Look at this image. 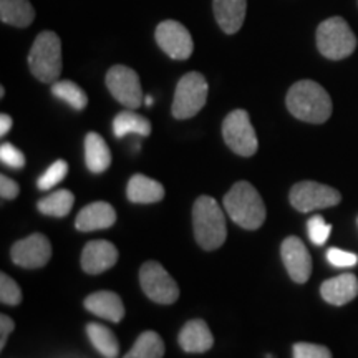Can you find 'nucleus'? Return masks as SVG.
<instances>
[{
	"mask_svg": "<svg viewBox=\"0 0 358 358\" xmlns=\"http://www.w3.org/2000/svg\"><path fill=\"white\" fill-rule=\"evenodd\" d=\"M287 108L297 120L320 124L332 115V100L325 88L312 80L294 83L287 93Z\"/></svg>",
	"mask_w": 358,
	"mask_h": 358,
	"instance_id": "f257e3e1",
	"label": "nucleus"
},
{
	"mask_svg": "<svg viewBox=\"0 0 358 358\" xmlns=\"http://www.w3.org/2000/svg\"><path fill=\"white\" fill-rule=\"evenodd\" d=\"M227 216L243 229H259L266 221V204L259 191L248 181H239L224 196Z\"/></svg>",
	"mask_w": 358,
	"mask_h": 358,
	"instance_id": "f03ea898",
	"label": "nucleus"
},
{
	"mask_svg": "<svg viewBox=\"0 0 358 358\" xmlns=\"http://www.w3.org/2000/svg\"><path fill=\"white\" fill-rule=\"evenodd\" d=\"M192 227L198 244L204 250L221 248L226 241L227 226L221 206L211 196H201L192 206Z\"/></svg>",
	"mask_w": 358,
	"mask_h": 358,
	"instance_id": "7ed1b4c3",
	"label": "nucleus"
},
{
	"mask_svg": "<svg viewBox=\"0 0 358 358\" xmlns=\"http://www.w3.org/2000/svg\"><path fill=\"white\" fill-rule=\"evenodd\" d=\"M29 66L42 83L58 82L62 73V42L55 32L45 30L37 35L29 53Z\"/></svg>",
	"mask_w": 358,
	"mask_h": 358,
	"instance_id": "20e7f679",
	"label": "nucleus"
},
{
	"mask_svg": "<svg viewBox=\"0 0 358 358\" xmlns=\"http://www.w3.org/2000/svg\"><path fill=\"white\" fill-rule=\"evenodd\" d=\"M317 48L329 60H343L357 48V37L342 17H330L317 29Z\"/></svg>",
	"mask_w": 358,
	"mask_h": 358,
	"instance_id": "39448f33",
	"label": "nucleus"
},
{
	"mask_svg": "<svg viewBox=\"0 0 358 358\" xmlns=\"http://www.w3.org/2000/svg\"><path fill=\"white\" fill-rule=\"evenodd\" d=\"M208 101V82L198 71H189L179 80L173 100V116L187 120L198 115Z\"/></svg>",
	"mask_w": 358,
	"mask_h": 358,
	"instance_id": "423d86ee",
	"label": "nucleus"
},
{
	"mask_svg": "<svg viewBox=\"0 0 358 358\" xmlns=\"http://www.w3.org/2000/svg\"><path fill=\"white\" fill-rule=\"evenodd\" d=\"M222 136L229 150L239 156H252L257 151V134L245 110H234L222 123Z\"/></svg>",
	"mask_w": 358,
	"mask_h": 358,
	"instance_id": "0eeeda50",
	"label": "nucleus"
},
{
	"mask_svg": "<svg viewBox=\"0 0 358 358\" xmlns=\"http://www.w3.org/2000/svg\"><path fill=\"white\" fill-rule=\"evenodd\" d=\"M140 284L148 299L156 303H174L179 297V287L176 280L159 262L150 261L143 264L140 271Z\"/></svg>",
	"mask_w": 358,
	"mask_h": 358,
	"instance_id": "6e6552de",
	"label": "nucleus"
},
{
	"mask_svg": "<svg viewBox=\"0 0 358 358\" xmlns=\"http://www.w3.org/2000/svg\"><path fill=\"white\" fill-rule=\"evenodd\" d=\"M290 204L294 206L297 211L310 213L317 209H325L337 206L342 199L340 192L334 187L320 185L315 181H302L297 182L289 194Z\"/></svg>",
	"mask_w": 358,
	"mask_h": 358,
	"instance_id": "1a4fd4ad",
	"label": "nucleus"
},
{
	"mask_svg": "<svg viewBox=\"0 0 358 358\" xmlns=\"http://www.w3.org/2000/svg\"><path fill=\"white\" fill-rule=\"evenodd\" d=\"M106 87L113 95L116 101L122 103L129 110L140 108L141 103L145 101L141 92L140 77L133 69L124 65L111 66L106 73Z\"/></svg>",
	"mask_w": 358,
	"mask_h": 358,
	"instance_id": "9d476101",
	"label": "nucleus"
},
{
	"mask_svg": "<svg viewBox=\"0 0 358 358\" xmlns=\"http://www.w3.org/2000/svg\"><path fill=\"white\" fill-rule=\"evenodd\" d=\"M156 43L174 60H187L194 50L189 30L176 20H164L156 27Z\"/></svg>",
	"mask_w": 358,
	"mask_h": 358,
	"instance_id": "9b49d317",
	"label": "nucleus"
},
{
	"mask_svg": "<svg viewBox=\"0 0 358 358\" xmlns=\"http://www.w3.org/2000/svg\"><path fill=\"white\" fill-rule=\"evenodd\" d=\"M12 261L25 268H40L47 266L52 257L50 241L43 234H32L12 245Z\"/></svg>",
	"mask_w": 358,
	"mask_h": 358,
	"instance_id": "f8f14e48",
	"label": "nucleus"
},
{
	"mask_svg": "<svg viewBox=\"0 0 358 358\" xmlns=\"http://www.w3.org/2000/svg\"><path fill=\"white\" fill-rule=\"evenodd\" d=\"M280 254L290 279L297 284H306L312 274V257L306 244L299 237L290 236L282 243Z\"/></svg>",
	"mask_w": 358,
	"mask_h": 358,
	"instance_id": "ddd939ff",
	"label": "nucleus"
},
{
	"mask_svg": "<svg viewBox=\"0 0 358 358\" xmlns=\"http://www.w3.org/2000/svg\"><path fill=\"white\" fill-rule=\"evenodd\" d=\"M116 261H118V249L108 241H90L83 248L82 267L87 274H101L113 267Z\"/></svg>",
	"mask_w": 358,
	"mask_h": 358,
	"instance_id": "4468645a",
	"label": "nucleus"
},
{
	"mask_svg": "<svg viewBox=\"0 0 358 358\" xmlns=\"http://www.w3.org/2000/svg\"><path fill=\"white\" fill-rule=\"evenodd\" d=\"M115 222L116 211L113 206L105 203V201H95V203L85 206L82 211L78 213L75 226L82 232H92L108 229Z\"/></svg>",
	"mask_w": 358,
	"mask_h": 358,
	"instance_id": "2eb2a0df",
	"label": "nucleus"
},
{
	"mask_svg": "<svg viewBox=\"0 0 358 358\" xmlns=\"http://www.w3.org/2000/svg\"><path fill=\"white\" fill-rule=\"evenodd\" d=\"M85 308L93 315L113 322V324H120L124 317L123 301L118 294L110 292V290H100V292L88 295L85 299Z\"/></svg>",
	"mask_w": 358,
	"mask_h": 358,
	"instance_id": "dca6fc26",
	"label": "nucleus"
},
{
	"mask_svg": "<svg viewBox=\"0 0 358 358\" xmlns=\"http://www.w3.org/2000/svg\"><path fill=\"white\" fill-rule=\"evenodd\" d=\"M320 294L330 306H345L358 295V279L355 274H340L334 279L325 280Z\"/></svg>",
	"mask_w": 358,
	"mask_h": 358,
	"instance_id": "f3484780",
	"label": "nucleus"
},
{
	"mask_svg": "<svg viewBox=\"0 0 358 358\" xmlns=\"http://www.w3.org/2000/svg\"><path fill=\"white\" fill-rule=\"evenodd\" d=\"M179 345L187 353H204L214 345V337L204 320H189L179 332Z\"/></svg>",
	"mask_w": 358,
	"mask_h": 358,
	"instance_id": "a211bd4d",
	"label": "nucleus"
},
{
	"mask_svg": "<svg viewBox=\"0 0 358 358\" xmlns=\"http://www.w3.org/2000/svg\"><path fill=\"white\" fill-rule=\"evenodd\" d=\"M214 17L224 34L239 32L244 24L248 0H214Z\"/></svg>",
	"mask_w": 358,
	"mask_h": 358,
	"instance_id": "6ab92c4d",
	"label": "nucleus"
},
{
	"mask_svg": "<svg viewBox=\"0 0 358 358\" xmlns=\"http://www.w3.org/2000/svg\"><path fill=\"white\" fill-rule=\"evenodd\" d=\"M127 196L131 203L153 204L164 198V187L161 182L145 176V174H134L128 182Z\"/></svg>",
	"mask_w": 358,
	"mask_h": 358,
	"instance_id": "aec40b11",
	"label": "nucleus"
},
{
	"mask_svg": "<svg viewBox=\"0 0 358 358\" xmlns=\"http://www.w3.org/2000/svg\"><path fill=\"white\" fill-rule=\"evenodd\" d=\"M85 161H87V168L95 174L106 171L111 164L110 148L95 131L88 133L85 138Z\"/></svg>",
	"mask_w": 358,
	"mask_h": 358,
	"instance_id": "412c9836",
	"label": "nucleus"
},
{
	"mask_svg": "<svg viewBox=\"0 0 358 358\" xmlns=\"http://www.w3.org/2000/svg\"><path fill=\"white\" fill-rule=\"evenodd\" d=\"M0 19L3 24L25 29L35 19L30 0H0Z\"/></svg>",
	"mask_w": 358,
	"mask_h": 358,
	"instance_id": "4be33fe9",
	"label": "nucleus"
},
{
	"mask_svg": "<svg viewBox=\"0 0 358 358\" xmlns=\"http://www.w3.org/2000/svg\"><path fill=\"white\" fill-rule=\"evenodd\" d=\"M113 133L116 138H124L127 134L148 136L151 133V123L145 116L134 111H122L113 120Z\"/></svg>",
	"mask_w": 358,
	"mask_h": 358,
	"instance_id": "5701e85b",
	"label": "nucleus"
},
{
	"mask_svg": "<svg viewBox=\"0 0 358 358\" xmlns=\"http://www.w3.org/2000/svg\"><path fill=\"white\" fill-rule=\"evenodd\" d=\"M87 335L92 342V345L96 348V352L105 358H116L120 352V343L116 340V335L111 332L108 327L101 324H88Z\"/></svg>",
	"mask_w": 358,
	"mask_h": 358,
	"instance_id": "b1692460",
	"label": "nucleus"
},
{
	"mask_svg": "<svg viewBox=\"0 0 358 358\" xmlns=\"http://www.w3.org/2000/svg\"><path fill=\"white\" fill-rule=\"evenodd\" d=\"M75 204V196L73 192L69 189H58L52 194H48L47 198L40 199L37 204V209L45 216H53V217H65L69 216L71 208Z\"/></svg>",
	"mask_w": 358,
	"mask_h": 358,
	"instance_id": "393cba45",
	"label": "nucleus"
},
{
	"mask_svg": "<svg viewBox=\"0 0 358 358\" xmlns=\"http://www.w3.org/2000/svg\"><path fill=\"white\" fill-rule=\"evenodd\" d=\"M164 355V343L163 338L156 332H143L136 338L134 345L131 347L123 358H163Z\"/></svg>",
	"mask_w": 358,
	"mask_h": 358,
	"instance_id": "a878e982",
	"label": "nucleus"
},
{
	"mask_svg": "<svg viewBox=\"0 0 358 358\" xmlns=\"http://www.w3.org/2000/svg\"><path fill=\"white\" fill-rule=\"evenodd\" d=\"M52 93L60 100L69 103L71 108L75 110H83L88 105L87 93L70 80H58V82L52 83Z\"/></svg>",
	"mask_w": 358,
	"mask_h": 358,
	"instance_id": "bb28decb",
	"label": "nucleus"
},
{
	"mask_svg": "<svg viewBox=\"0 0 358 358\" xmlns=\"http://www.w3.org/2000/svg\"><path fill=\"white\" fill-rule=\"evenodd\" d=\"M66 174H69V163L64 159H58L38 178L37 187L42 191L52 189V187H55L57 185H60V182L64 181Z\"/></svg>",
	"mask_w": 358,
	"mask_h": 358,
	"instance_id": "cd10ccee",
	"label": "nucleus"
},
{
	"mask_svg": "<svg viewBox=\"0 0 358 358\" xmlns=\"http://www.w3.org/2000/svg\"><path fill=\"white\" fill-rule=\"evenodd\" d=\"M0 301L6 306H19L22 302V290L17 282L6 272L0 274Z\"/></svg>",
	"mask_w": 358,
	"mask_h": 358,
	"instance_id": "c85d7f7f",
	"label": "nucleus"
},
{
	"mask_svg": "<svg viewBox=\"0 0 358 358\" xmlns=\"http://www.w3.org/2000/svg\"><path fill=\"white\" fill-rule=\"evenodd\" d=\"M308 237L315 245H322L327 243L330 232H332V224H327L322 216H312L307 222Z\"/></svg>",
	"mask_w": 358,
	"mask_h": 358,
	"instance_id": "c756f323",
	"label": "nucleus"
},
{
	"mask_svg": "<svg viewBox=\"0 0 358 358\" xmlns=\"http://www.w3.org/2000/svg\"><path fill=\"white\" fill-rule=\"evenodd\" d=\"M294 358H332V353L324 345L299 342L294 345Z\"/></svg>",
	"mask_w": 358,
	"mask_h": 358,
	"instance_id": "7c9ffc66",
	"label": "nucleus"
},
{
	"mask_svg": "<svg viewBox=\"0 0 358 358\" xmlns=\"http://www.w3.org/2000/svg\"><path fill=\"white\" fill-rule=\"evenodd\" d=\"M0 159L6 166L12 169H22L25 166V156L20 150H17L15 146L10 143H3L0 146Z\"/></svg>",
	"mask_w": 358,
	"mask_h": 358,
	"instance_id": "2f4dec72",
	"label": "nucleus"
},
{
	"mask_svg": "<svg viewBox=\"0 0 358 358\" xmlns=\"http://www.w3.org/2000/svg\"><path fill=\"white\" fill-rule=\"evenodd\" d=\"M327 261L334 267H352L358 262V256L353 252H347V250L332 248L327 250Z\"/></svg>",
	"mask_w": 358,
	"mask_h": 358,
	"instance_id": "473e14b6",
	"label": "nucleus"
},
{
	"mask_svg": "<svg viewBox=\"0 0 358 358\" xmlns=\"http://www.w3.org/2000/svg\"><path fill=\"white\" fill-rule=\"evenodd\" d=\"M20 187L15 181L7 176H0V194H2L3 199H15L19 196Z\"/></svg>",
	"mask_w": 358,
	"mask_h": 358,
	"instance_id": "72a5a7b5",
	"label": "nucleus"
},
{
	"mask_svg": "<svg viewBox=\"0 0 358 358\" xmlns=\"http://www.w3.org/2000/svg\"><path fill=\"white\" fill-rule=\"evenodd\" d=\"M13 327H15V324H13L10 317L6 315V313H2V315H0V348L6 347L7 338L13 330Z\"/></svg>",
	"mask_w": 358,
	"mask_h": 358,
	"instance_id": "f704fd0d",
	"label": "nucleus"
},
{
	"mask_svg": "<svg viewBox=\"0 0 358 358\" xmlns=\"http://www.w3.org/2000/svg\"><path fill=\"white\" fill-rule=\"evenodd\" d=\"M12 128V118L8 115L3 113L2 116H0V134L2 136H6V134L10 131Z\"/></svg>",
	"mask_w": 358,
	"mask_h": 358,
	"instance_id": "c9c22d12",
	"label": "nucleus"
},
{
	"mask_svg": "<svg viewBox=\"0 0 358 358\" xmlns=\"http://www.w3.org/2000/svg\"><path fill=\"white\" fill-rule=\"evenodd\" d=\"M153 96H145V105L146 106H150V105H153Z\"/></svg>",
	"mask_w": 358,
	"mask_h": 358,
	"instance_id": "e433bc0d",
	"label": "nucleus"
}]
</instances>
